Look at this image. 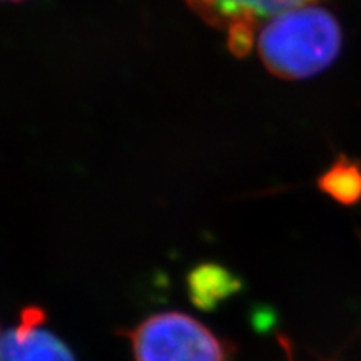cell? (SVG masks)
<instances>
[{
  "mask_svg": "<svg viewBox=\"0 0 361 361\" xmlns=\"http://www.w3.org/2000/svg\"><path fill=\"white\" fill-rule=\"evenodd\" d=\"M340 49L336 19L313 4L271 17L258 34L261 61L281 79L313 78L331 66Z\"/></svg>",
  "mask_w": 361,
  "mask_h": 361,
  "instance_id": "obj_1",
  "label": "cell"
},
{
  "mask_svg": "<svg viewBox=\"0 0 361 361\" xmlns=\"http://www.w3.org/2000/svg\"><path fill=\"white\" fill-rule=\"evenodd\" d=\"M129 340L135 361H233L228 343L179 311L149 316Z\"/></svg>",
  "mask_w": 361,
  "mask_h": 361,
  "instance_id": "obj_2",
  "label": "cell"
},
{
  "mask_svg": "<svg viewBox=\"0 0 361 361\" xmlns=\"http://www.w3.org/2000/svg\"><path fill=\"white\" fill-rule=\"evenodd\" d=\"M202 20L228 34L233 54L245 57L255 45L256 29L278 13L314 0H186Z\"/></svg>",
  "mask_w": 361,
  "mask_h": 361,
  "instance_id": "obj_3",
  "label": "cell"
},
{
  "mask_svg": "<svg viewBox=\"0 0 361 361\" xmlns=\"http://www.w3.org/2000/svg\"><path fill=\"white\" fill-rule=\"evenodd\" d=\"M40 308H27L19 326L0 336V361H75L64 341L44 328Z\"/></svg>",
  "mask_w": 361,
  "mask_h": 361,
  "instance_id": "obj_4",
  "label": "cell"
},
{
  "mask_svg": "<svg viewBox=\"0 0 361 361\" xmlns=\"http://www.w3.org/2000/svg\"><path fill=\"white\" fill-rule=\"evenodd\" d=\"M238 290V279L233 278L229 271L214 264L200 266L189 276V291L194 303L201 308H213L221 300Z\"/></svg>",
  "mask_w": 361,
  "mask_h": 361,
  "instance_id": "obj_5",
  "label": "cell"
},
{
  "mask_svg": "<svg viewBox=\"0 0 361 361\" xmlns=\"http://www.w3.org/2000/svg\"><path fill=\"white\" fill-rule=\"evenodd\" d=\"M319 188L341 204L361 200V171L353 162L340 159L319 178Z\"/></svg>",
  "mask_w": 361,
  "mask_h": 361,
  "instance_id": "obj_6",
  "label": "cell"
}]
</instances>
